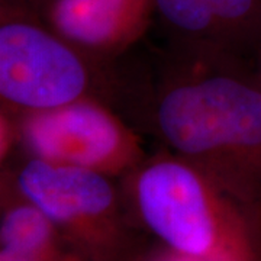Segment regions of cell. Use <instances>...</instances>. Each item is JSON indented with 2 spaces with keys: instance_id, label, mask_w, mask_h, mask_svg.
Segmentation results:
<instances>
[{
  "instance_id": "6da1fadb",
  "label": "cell",
  "mask_w": 261,
  "mask_h": 261,
  "mask_svg": "<svg viewBox=\"0 0 261 261\" xmlns=\"http://www.w3.org/2000/svg\"><path fill=\"white\" fill-rule=\"evenodd\" d=\"M122 116L261 211V74L254 60L167 44L128 65Z\"/></svg>"
},
{
  "instance_id": "7a4b0ae2",
  "label": "cell",
  "mask_w": 261,
  "mask_h": 261,
  "mask_svg": "<svg viewBox=\"0 0 261 261\" xmlns=\"http://www.w3.org/2000/svg\"><path fill=\"white\" fill-rule=\"evenodd\" d=\"M119 183L161 245L202 261H261V211L186 159L160 147Z\"/></svg>"
},
{
  "instance_id": "3957f363",
  "label": "cell",
  "mask_w": 261,
  "mask_h": 261,
  "mask_svg": "<svg viewBox=\"0 0 261 261\" xmlns=\"http://www.w3.org/2000/svg\"><path fill=\"white\" fill-rule=\"evenodd\" d=\"M123 58L106 61L61 37L34 6L0 0V105L15 112L99 99L119 111Z\"/></svg>"
},
{
  "instance_id": "277c9868",
  "label": "cell",
  "mask_w": 261,
  "mask_h": 261,
  "mask_svg": "<svg viewBox=\"0 0 261 261\" xmlns=\"http://www.w3.org/2000/svg\"><path fill=\"white\" fill-rule=\"evenodd\" d=\"M0 168L83 261H132L142 251L140 225L118 178L20 155Z\"/></svg>"
},
{
  "instance_id": "5b68a950",
  "label": "cell",
  "mask_w": 261,
  "mask_h": 261,
  "mask_svg": "<svg viewBox=\"0 0 261 261\" xmlns=\"http://www.w3.org/2000/svg\"><path fill=\"white\" fill-rule=\"evenodd\" d=\"M15 113L16 155L20 157L93 170L121 180L148 155L138 129L99 99Z\"/></svg>"
},
{
  "instance_id": "8992f818",
  "label": "cell",
  "mask_w": 261,
  "mask_h": 261,
  "mask_svg": "<svg viewBox=\"0 0 261 261\" xmlns=\"http://www.w3.org/2000/svg\"><path fill=\"white\" fill-rule=\"evenodd\" d=\"M35 9L61 37L106 61L123 58L155 20L154 0H45Z\"/></svg>"
},
{
  "instance_id": "52a82bcc",
  "label": "cell",
  "mask_w": 261,
  "mask_h": 261,
  "mask_svg": "<svg viewBox=\"0 0 261 261\" xmlns=\"http://www.w3.org/2000/svg\"><path fill=\"white\" fill-rule=\"evenodd\" d=\"M167 44L254 60L261 45V0H154Z\"/></svg>"
},
{
  "instance_id": "ba28073f",
  "label": "cell",
  "mask_w": 261,
  "mask_h": 261,
  "mask_svg": "<svg viewBox=\"0 0 261 261\" xmlns=\"http://www.w3.org/2000/svg\"><path fill=\"white\" fill-rule=\"evenodd\" d=\"M0 199L2 250L31 257H57L73 251L53 221L19 190L5 170L0 171Z\"/></svg>"
},
{
  "instance_id": "9c48e42d",
  "label": "cell",
  "mask_w": 261,
  "mask_h": 261,
  "mask_svg": "<svg viewBox=\"0 0 261 261\" xmlns=\"http://www.w3.org/2000/svg\"><path fill=\"white\" fill-rule=\"evenodd\" d=\"M18 154L16 113L0 105V164H6Z\"/></svg>"
},
{
  "instance_id": "30bf717a",
  "label": "cell",
  "mask_w": 261,
  "mask_h": 261,
  "mask_svg": "<svg viewBox=\"0 0 261 261\" xmlns=\"http://www.w3.org/2000/svg\"><path fill=\"white\" fill-rule=\"evenodd\" d=\"M132 261H202L197 258H192L183 255L180 252L173 251L164 245H160L159 248L151 250V251H141Z\"/></svg>"
},
{
  "instance_id": "8fae6325",
  "label": "cell",
  "mask_w": 261,
  "mask_h": 261,
  "mask_svg": "<svg viewBox=\"0 0 261 261\" xmlns=\"http://www.w3.org/2000/svg\"><path fill=\"white\" fill-rule=\"evenodd\" d=\"M0 261H83V258L73 251L57 257H31V255H22L16 252L0 250Z\"/></svg>"
},
{
  "instance_id": "7c38bea8",
  "label": "cell",
  "mask_w": 261,
  "mask_h": 261,
  "mask_svg": "<svg viewBox=\"0 0 261 261\" xmlns=\"http://www.w3.org/2000/svg\"><path fill=\"white\" fill-rule=\"evenodd\" d=\"M16 2L25 3V5H29V6H34V8H38V6H39V5H42L45 0H16Z\"/></svg>"
},
{
  "instance_id": "4fadbf2b",
  "label": "cell",
  "mask_w": 261,
  "mask_h": 261,
  "mask_svg": "<svg viewBox=\"0 0 261 261\" xmlns=\"http://www.w3.org/2000/svg\"><path fill=\"white\" fill-rule=\"evenodd\" d=\"M254 63H255V67L258 70V73L261 74V45L258 48V51L255 53V57H254Z\"/></svg>"
}]
</instances>
